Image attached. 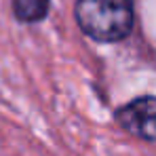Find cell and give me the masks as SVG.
Masks as SVG:
<instances>
[{
	"label": "cell",
	"instance_id": "1",
	"mask_svg": "<svg viewBox=\"0 0 156 156\" xmlns=\"http://www.w3.org/2000/svg\"><path fill=\"white\" fill-rule=\"evenodd\" d=\"M133 0H78L76 21L80 30L99 40L116 42L133 30Z\"/></svg>",
	"mask_w": 156,
	"mask_h": 156
},
{
	"label": "cell",
	"instance_id": "2",
	"mask_svg": "<svg viewBox=\"0 0 156 156\" xmlns=\"http://www.w3.org/2000/svg\"><path fill=\"white\" fill-rule=\"evenodd\" d=\"M116 120L131 135L156 141V97H139L129 101L116 112Z\"/></svg>",
	"mask_w": 156,
	"mask_h": 156
},
{
	"label": "cell",
	"instance_id": "3",
	"mask_svg": "<svg viewBox=\"0 0 156 156\" xmlns=\"http://www.w3.org/2000/svg\"><path fill=\"white\" fill-rule=\"evenodd\" d=\"M49 2L51 0H11L15 17L26 23L44 19V15L49 13Z\"/></svg>",
	"mask_w": 156,
	"mask_h": 156
}]
</instances>
